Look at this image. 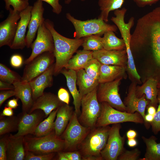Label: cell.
I'll use <instances>...</instances> for the list:
<instances>
[{
    "label": "cell",
    "mask_w": 160,
    "mask_h": 160,
    "mask_svg": "<svg viewBox=\"0 0 160 160\" xmlns=\"http://www.w3.org/2000/svg\"><path fill=\"white\" fill-rule=\"evenodd\" d=\"M24 137H15L12 134L7 136V160H24L26 151L24 146Z\"/></svg>",
    "instance_id": "obj_22"
},
{
    "label": "cell",
    "mask_w": 160,
    "mask_h": 160,
    "mask_svg": "<svg viewBox=\"0 0 160 160\" xmlns=\"http://www.w3.org/2000/svg\"><path fill=\"white\" fill-rule=\"evenodd\" d=\"M9 11L7 17L0 23V47L5 45L11 47L20 19V12L11 8Z\"/></svg>",
    "instance_id": "obj_13"
},
{
    "label": "cell",
    "mask_w": 160,
    "mask_h": 160,
    "mask_svg": "<svg viewBox=\"0 0 160 160\" xmlns=\"http://www.w3.org/2000/svg\"><path fill=\"white\" fill-rule=\"evenodd\" d=\"M13 114L12 108L7 106L4 108L2 111L1 113L0 116L9 117L13 116Z\"/></svg>",
    "instance_id": "obj_50"
},
{
    "label": "cell",
    "mask_w": 160,
    "mask_h": 160,
    "mask_svg": "<svg viewBox=\"0 0 160 160\" xmlns=\"http://www.w3.org/2000/svg\"><path fill=\"white\" fill-rule=\"evenodd\" d=\"M13 84H10L0 80V90H14Z\"/></svg>",
    "instance_id": "obj_48"
},
{
    "label": "cell",
    "mask_w": 160,
    "mask_h": 160,
    "mask_svg": "<svg viewBox=\"0 0 160 160\" xmlns=\"http://www.w3.org/2000/svg\"><path fill=\"white\" fill-rule=\"evenodd\" d=\"M125 69L126 66L101 64L98 79L99 83L112 81L122 77Z\"/></svg>",
    "instance_id": "obj_27"
},
{
    "label": "cell",
    "mask_w": 160,
    "mask_h": 160,
    "mask_svg": "<svg viewBox=\"0 0 160 160\" xmlns=\"http://www.w3.org/2000/svg\"><path fill=\"white\" fill-rule=\"evenodd\" d=\"M158 89L157 98L159 105L154 116L153 120L150 123L152 131L155 135L160 132V89Z\"/></svg>",
    "instance_id": "obj_38"
},
{
    "label": "cell",
    "mask_w": 160,
    "mask_h": 160,
    "mask_svg": "<svg viewBox=\"0 0 160 160\" xmlns=\"http://www.w3.org/2000/svg\"><path fill=\"white\" fill-rule=\"evenodd\" d=\"M55 57L53 52H43L25 65L22 76V81L29 82L47 70L54 64Z\"/></svg>",
    "instance_id": "obj_12"
},
{
    "label": "cell",
    "mask_w": 160,
    "mask_h": 160,
    "mask_svg": "<svg viewBox=\"0 0 160 160\" xmlns=\"http://www.w3.org/2000/svg\"><path fill=\"white\" fill-rule=\"evenodd\" d=\"M7 136L1 138L0 140V160H7Z\"/></svg>",
    "instance_id": "obj_41"
},
{
    "label": "cell",
    "mask_w": 160,
    "mask_h": 160,
    "mask_svg": "<svg viewBox=\"0 0 160 160\" xmlns=\"http://www.w3.org/2000/svg\"><path fill=\"white\" fill-rule=\"evenodd\" d=\"M58 160H68V159L64 154L62 151H60L58 152Z\"/></svg>",
    "instance_id": "obj_54"
},
{
    "label": "cell",
    "mask_w": 160,
    "mask_h": 160,
    "mask_svg": "<svg viewBox=\"0 0 160 160\" xmlns=\"http://www.w3.org/2000/svg\"><path fill=\"white\" fill-rule=\"evenodd\" d=\"M55 65V63L44 72L28 82L32 89L34 101L43 94L46 88L52 86Z\"/></svg>",
    "instance_id": "obj_19"
},
{
    "label": "cell",
    "mask_w": 160,
    "mask_h": 160,
    "mask_svg": "<svg viewBox=\"0 0 160 160\" xmlns=\"http://www.w3.org/2000/svg\"><path fill=\"white\" fill-rule=\"evenodd\" d=\"M41 110H36L30 113H22L19 116V121L17 132L15 137L24 136L33 134L39 123L45 116Z\"/></svg>",
    "instance_id": "obj_14"
},
{
    "label": "cell",
    "mask_w": 160,
    "mask_h": 160,
    "mask_svg": "<svg viewBox=\"0 0 160 160\" xmlns=\"http://www.w3.org/2000/svg\"><path fill=\"white\" fill-rule=\"evenodd\" d=\"M157 87L158 89H160V80L158 81L157 85Z\"/></svg>",
    "instance_id": "obj_56"
},
{
    "label": "cell",
    "mask_w": 160,
    "mask_h": 160,
    "mask_svg": "<svg viewBox=\"0 0 160 160\" xmlns=\"http://www.w3.org/2000/svg\"><path fill=\"white\" fill-rule=\"evenodd\" d=\"M85 0H81V1H85ZM72 0H65V3L66 4H70Z\"/></svg>",
    "instance_id": "obj_55"
},
{
    "label": "cell",
    "mask_w": 160,
    "mask_h": 160,
    "mask_svg": "<svg viewBox=\"0 0 160 160\" xmlns=\"http://www.w3.org/2000/svg\"><path fill=\"white\" fill-rule=\"evenodd\" d=\"M44 11L42 1L37 0L34 3L25 38V46L28 48L31 47L39 26L45 21L43 17Z\"/></svg>",
    "instance_id": "obj_15"
},
{
    "label": "cell",
    "mask_w": 160,
    "mask_h": 160,
    "mask_svg": "<svg viewBox=\"0 0 160 160\" xmlns=\"http://www.w3.org/2000/svg\"><path fill=\"white\" fill-rule=\"evenodd\" d=\"M37 33L36 38L31 46L32 49L31 54L24 62L25 65L43 52H53L54 44L52 35L46 27L44 21L39 26Z\"/></svg>",
    "instance_id": "obj_11"
},
{
    "label": "cell",
    "mask_w": 160,
    "mask_h": 160,
    "mask_svg": "<svg viewBox=\"0 0 160 160\" xmlns=\"http://www.w3.org/2000/svg\"><path fill=\"white\" fill-rule=\"evenodd\" d=\"M148 47L157 67L156 79L160 80V7L156 8L139 18L132 34V51Z\"/></svg>",
    "instance_id": "obj_1"
},
{
    "label": "cell",
    "mask_w": 160,
    "mask_h": 160,
    "mask_svg": "<svg viewBox=\"0 0 160 160\" xmlns=\"http://www.w3.org/2000/svg\"><path fill=\"white\" fill-rule=\"evenodd\" d=\"M15 92V96L20 99L22 103V113H29L33 104L32 90L29 82L17 81L13 84Z\"/></svg>",
    "instance_id": "obj_21"
},
{
    "label": "cell",
    "mask_w": 160,
    "mask_h": 160,
    "mask_svg": "<svg viewBox=\"0 0 160 160\" xmlns=\"http://www.w3.org/2000/svg\"><path fill=\"white\" fill-rule=\"evenodd\" d=\"M120 123L113 124L110 129L106 145L101 151L103 160H116L124 149V136L120 133Z\"/></svg>",
    "instance_id": "obj_10"
},
{
    "label": "cell",
    "mask_w": 160,
    "mask_h": 160,
    "mask_svg": "<svg viewBox=\"0 0 160 160\" xmlns=\"http://www.w3.org/2000/svg\"><path fill=\"white\" fill-rule=\"evenodd\" d=\"M60 73L65 77L67 85L73 98V103L75 112L78 116L80 114V107L82 97L76 87V71L71 69L63 68Z\"/></svg>",
    "instance_id": "obj_23"
},
{
    "label": "cell",
    "mask_w": 160,
    "mask_h": 160,
    "mask_svg": "<svg viewBox=\"0 0 160 160\" xmlns=\"http://www.w3.org/2000/svg\"><path fill=\"white\" fill-rule=\"evenodd\" d=\"M55 152L45 154H36L31 152L26 151L24 160H50L55 155Z\"/></svg>",
    "instance_id": "obj_40"
},
{
    "label": "cell",
    "mask_w": 160,
    "mask_h": 160,
    "mask_svg": "<svg viewBox=\"0 0 160 160\" xmlns=\"http://www.w3.org/2000/svg\"><path fill=\"white\" fill-rule=\"evenodd\" d=\"M19 99L16 97L9 100L7 102L6 106L11 108L12 109H15L18 106L19 104L18 101Z\"/></svg>",
    "instance_id": "obj_49"
},
{
    "label": "cell",
    "mask_w": 160,
    "mask_h": 160,
    "mask_svg": "<svg viewBox=\"0 0 160 160\" xmlns=\"http://www.w3.org/2000/svg\"><path fill=\"white\" fill-rule=\"evenodd\" d=\"M73 108L64 103L58 108L54 122L56 136L60 137L63 132L73 113Z\"/></svg>",
    "instance_id": "obj_25"
},
{
    "label": "cell",
    "mask_w": 160,
    "mask_h": 160,
    "mask_svg": "<svg viewBox=\"0 0 160 160\" xmlns=\"http://www.w3.org/2000/svg\"><path fill=\"white\" fill-rule=\"evenodd\" d=\"M58 108L53 111L46 119L39 123L33 135L37 137L43 136L48 134L55 130V120Z\"/></svg>",
    "instance_id": "obj_32"
},
{
    "label": "cell",
    "mask_w": 160,
    "mask_h": 160,
    "mask_svg": "<svg viewBox=\"0 0 160 160\" xmlns=\"http://www.w3.org/2000/svg\"><path fill=\"white\" fill-rule=\"evenodd\" d=\"M139 7H143L148 5H151L157 3L159 0H132Z\"/></svg>",
    "instance_id": "obj_47"
},
{
    "label": "cell",
    "mask_w": 160,
    "mask_h": 160,
    "mask_svg": "<svg viewBox=\"0 0 160 160\" xmlns=\"http://www.w3.org/2000/svg\"><path fill=\"white\" fill-rule=\"evenodd\" d=\"M125 0H98V4L100 12L98 18L107 23L109 13L121 8Z\"/></svg>",
    "instance_id": "obj_29"
},
{
    "label": "cell",
    "mask_w": 160,
    "mask_h": 160,
    "mask_svg": "<svg viewBox=\"0 0 160 160\" xmlns=\"http://www.w3.org/2000/svg\"><path fill=\"white\" fill-rule=\"evenodd\" d=\"M111 128L108 125L91 129L78 147L82 160H103L101 153L106 145Z\"/></svg>",
    "instance_id": "obj_3"
},
{
    "label": "cell",
    "mask_w": 160,
    "mask_h": 160,
    "mask_svg": "<svg viewBox=\"0 0 160 160\" xmlns=\"http://www.w3.org/2000/svg\"><path fill=\"white\" fill-rule=\"evenodd\" d=\"M25 151L36 154H45L58 152L64 150L65 142L57 137L55 130L48 134L40 137H24Z\"/></svg>",
    "instance_id": "obj_4"
},
{
    "label": "cell",
    "mask_w": 160,
    "mask_h": 160,
    "mask_svg": "<svg viewBox=\"0 0 160 160\" xmlns=\"http://www.w3.org/2000/svg\"><path fill=\"white\" fill-rule=\"evenodd\" d=\"M19 116H12L7 117L0 116V136L17 130Z\"/></svg>",
    "instance_id": "obj_33"
},
{
    "label": "cell",
    "mask_w": 160,
    "mask_h": 160,
    "mask_svg": "<svg viewBox=\"0 0 160 160\" xmlns=\"http://www.w3.org/2000/svg\"><path fill=\"white\" fill-rule=\"evenodd\" d=\"M78 115L74 112L72 117L65 131L60 137L65 142L64 150L76 151L78 147L92 129L82 125L79 122Z\"/></svg>",
    "instance_id": "obj_7"
},
{
    "label": "cell",
    "mask_w": 160,
    "mask_h": 160,
    "mask_svg": "<svg viewBox=\"0 0 160 160\" xmlns=\"http://www.w3.org/2000/svg\"><path fill=\"white\" fill-rule=\"evenodd\" d=\"M97 87L82 97L81 111L78 120L83 126L92 129L95 127L101 112V105L97 97Z\"/></svg>",
    "instance_id": "obj_8"
},
{
    "label": "cell",
    "mask_w": 160,
    "mask_h": 160,
    "mask_svg": "<svg viewBox=\"0 0 160 160\" xmlns=\"http://www.w3.org/2000/svg\"><path fill=\"white\" fill-rule=\"evenodd\" d=\"M114 32L109 31L105 33L102 38L103 49L107 50H119L126 49V45L123 39H120Z\"/></svg>",
    "instance_id": "obj_31"
},
{
    "label": "cell",
    "mask_w": 160,
    "mask_h": 160,
    "mask_svg": "<svg viewBox=\"0 0 160 160\" xmlns=\"http://www.w3.org/2000/svg\"><path fill=\"white\" fill-rule=\"evenodd\" d=\"M147 109L148 113L154 116L156 111V108L155 107L149 105Z\"/></svg>",
    "instance_id": "obj_53"
},
{
    "label": "cell",
    "mask_w": 160,
    "mask_h": 160,
    "mask_svg": "<svg viewBox=\"0 0 160 160\" xmlns=\"http://www.w3.org/2000/svg\"><path fill=\"white\" fill-rule=\"evenodd\" d=\"M101 65L100 62L93 57L88 62L84 69L91 77L98 80Z\"/></svg>",
    "instance_id": "obj_36"
},
{
    "label": "cell",
    "mask_w": 160,
    "mask_h": 160,
    "mask_svg": "<svg viewBox=\"0 0 160 160\" xmlns=\"http://www.w3.org/2000/svg\"><path fill=\"white\" fill-rule=\"evenodd\" d=\"M49 4L52 8L53 12L57 15L60 14L62 11V7L59 3L60 0H41Z\"/></svg>",
    "instance_id": "obj_44"
},
{
    "label": "cell",
    "mask_w": 160,
    "mask_h": 160,
    "mask_svg": "<svg viewBox=\"0 0 160 160\" xmlns=\"http://www.w3.org/2000/svg\"><path fill=\"white\" fill-rule=\"evenodd\" d=\"M126 135L128 139L135 138L137 135V133L135 130L130 129L126 132Z\"/></svg>",
    "instance_id": "obj_51"
},
{
    "label": "cell",
    "mask_w": 160,
    "mask_h": 160,
    "mask_svg": "<svg viewBox=\"0 0 160 160\" xmlns=\"http://www.w3.org/2000/svg\"><path fill=\"white\" fill-rule=\"evenodd\" d=\"M122 77L111 82L99 84L97 90L98 101L105 102L114 108L126 111V108L119 93V86Z\"/></svg>",
    "instance_id": "obj_9"
},
{
    "label": "cell",
    "mask_w": 160,
    "mask_h": 160,
    "mask_svg": "<svg viewBox=\"0 0 160 160\" xmlns=\"http://www.w3.org/2000/svg\"><path fill=\"white\" fill-rule=\"evenodd\" d=\"M63 152L68 160H82L81 154L78 151Z\"/></svg>",
    "instance_id": "obj_46"
},
{
    "label": "cell",
    "mask_w": 160,
    "mask_h": 160,
    "mask_svg": "<svg viewBox=\"0 0 160 160\" xmlns=\"http://www.w3.org/2000/svg\"><path fill=\"white\" fill-rule=\"evenodd\" d=\"M24 62L22 56L18 54H15L12 55L10 60L11 66L16 68L20 67L24 63Z\"/></svg>",
    "instance_id": "obj_42"
},
{
    "label": "cell",
    "mask_w": 160,
    "mask_h": 160,
    "mask_svg": "<svg viewBox=\"0 0 160 160\" xmlns=\"http://www.w3.org/2000/svg\"><path fill=\"white\" fill-rule=\"evenodd\" d=\"M84 38L81 46L83 49L95 51L103 49L102 37L100 35H93Z\"/></svg>",
    "instance_id": "obj_34"
},
{
    "label": "cell",
    "mask_w": 160,
    "mask_h": 160,
    "mask_svg": "<svg viewBox=\"0 0 160 160\" xmlns=\"http://www.w3.org/2000/svg\"><path fill=\"white\" fill-rule=\"evenodd\" d=\"M64 103L55 94L50 92H44L34 101L29 113L36 110H41L44 112L45 117H47L53 111Z\"/></svg>",
    "instance_id": "obj_20"
},
{
    "label": "cell",
    "mask_w": 160,
    "mask_h": 160,
    "mask_svg": "<svg viewBox=\"0 0 160 160\" xmlns=\"http://www.w3.org/2000/svg\"><path fill=\"white\" fill-rule=\"evenodd\" d=\"M93 51L84 49L77 50L64 68L77 71L84 69L88 62L93 58Z\"/></svg>",
    "instance_id": "obj_28"
},
{
    "label": "cell",
    "mask_w": 160,
    "mask_h": 160,
    "mask_svg": "<svg viewBox=\"0 0 160 160\" xmlns=\"http://www.w3.org/2000/svg\"><path fill=\"white\" fill-rule=\"evenodd\" d=\"M136 86L135 83L131 85L124 103L126 108V112L132 113L135 112H138L142 116L144 120L145 108L149 102L147 100L145 95L140 97H137Z\"/></svg>",
    "instance_id": "obj_18"
},
{
    "label": "cell",
    "mask_w": 160,
    "mask_h": 160,
    "mask_svg": "<svg viewBox=\"0 0 160 160\" xmlns=\"http://www.w3.org/2000/svg\"><path fill=\"white\" fill-rule=\"evenodd\" d=\"M142 138L146 146L145 157L140 160H160V142H156L157 138L151 136L147 138L144 136Z\"/></svg>",
    "instance_id": "obj_30"
},
{
    "label": "cell",
    "mask_w": 160,
    "mask_h": 160,
    "mask_svg": "<svg viewBox=\"0 0 160 160\" xmlns=\"http://www.w3.org/2000/svg\"><path fill=\"white\" fill-rule=\"evenodd\" d=\"M5 3V8L9 10L10 6L13 9L20 12L27 8L29 5L28 0H4Z\"/></svg>",
    "instance_id": "obj_37"
},
{
    "label": "cell",
    "mask_w": 160,
    "mask_h": 160,
    "mask_svg": "<svg viewBox=\"0 0 160 160\" xmlns=\"http://www.w3.org/2000/svg\"><path fill=\"white\" fill-rule=\"evenodd\" d=\"M66 17L74 27L75 31L74 37L76 39H80L93 35L101 36L109 31L116 32L118 29L115 25L108 24L99 18L81 20L75 18L69 13L66 14Z\"/></svg>",
    "instance_id": "obj_5"
},
{
    "label": "cell",
    "mask_w": 160,
    "mask_h": 160,
    "mask_svg": "<svg viewBox=\"0 0 160 160\" xmlns=\"http://www.w3.org/2000/svg\"><path fill=\"white\" fill-rule=\"evenodd\" d=\"M93 57L103 64L126 66L127 62L126 49L110 50L103 49L93 51Z\"/></svg>",
    "instance_id": "obj_16"
},
{
    "label": "cell",
    "mask_w": 160,
    "mask_h": 160,
    "mask_svg": "<svg viewBox=\"0 0 160 160\" xmlns=\"http://www.w3.org/2000/svg\"><path fill=\"white\" fill-rule=\"evenodd\" d=\"M32 6L29 5L20 12V19L18 21L15 36L10 47L12 49H23L26 47L25 33L30 19Z\"/></svg>",
    "instance_id": "obj_17"
},
{
    "label": "cell",
    "mask_w": 160,
    "mask_h": 160,
    "mask_svg": "<svg viewBox=\"0 0 160 160\" xmlns=\"http://www.w3.org/2000/svg\"><path fill=\"white\" fill-rule=\"evenodd\" d=\"M101 112L95 127H100L121 123L130 122L144 123V119L138 112L129 113L117 110L105 102L101 103Z\"/></svg>",
    "instance_id": "obj_6"
},
{
    "label": "cell",
    "mask_w": 160,
    "mask_h": 160,
    "mask_svg": "<svg viewBox=\"0 0 160 160\" xmlns=\"http://www.w3.org/2000/svg\"><path fill=\"white\" fill-rule=\"evenodd\" d=\"M76 84L82 97L97 88L99 84L98 80L89 76L84 69L76 71Z\"/></svg>",
    "instance_id": "obj_26"
},
{
    "label": "cell",
    "mask_w": 160,
    "mask_h": 160,
    "mask_svg": "<svg viewBox=\"0 0 160 160\" xmlns=\"http://www.w3.org/2000/svg\"><path fill=\"white\" fill-rule=\"evenodd\" d=\"M44 23L52 33L54 40L53 53L55 59L54 75L57 76L60 73L74 53L81 46L84 38L72 39L66 37L55 30L54 23L52 21L47 19L45 20Z\"/></svg>",
    "instance_id": "obj_2"
},
{
    "label": "cell",
    "mask_w": 160,
    "mask_h": 160,
    "mask_svg": "<svg viewBox=\"0 0 160 160\" xmlns=\"http://www.w3.org/2000/svg\"><path fill=\"white\" fill-rule=\"evenodd\" d=\"M15 94L14 90H0V107L1 106L5 100L12 96H15Z\"/></svg>",
    "instance_id": "obj_45"
},
{
    "label": "cell",
    "mask_w": 160,
    "mask_h": 160,
    "mask_svg": "<svg viewBox=\"0 0 160 160\" xmlns=\"http://www.w3.org/2000/svg\"><path fill=\"white\" fill-rule=\"evenodd\" d=\"M158 80L152 77L148 79L142 85L136 87V94L137 97H141L143 95L149 100V105L158 107L157 98L159 89L157 87Z\"/></svg>",
    "instance_id": "obj_24"
},
{
    "label": "cell",
    "mask_w": 160,
    "mask_h": 160,
    "mask_svg": "<svg viewBox=\"0 0 160 160\" xmlns=\"http://www.w3.org/2000/svg\"><path fill=\"white\" fill-rule=\"evenodd\" d=\"M140 152L137 148L131 151L127 150L124 148L119 156V160H139Z\"/></svg>",
    "instance_id": "obj_39"
},
{
    "label": "cell",
    "mask_w": 160,
    "mask_h": 160,
    "mask_svg": "<svg viewBox=\"0 0 160 160\" xmlns=\"http://www.w3.org/2000/svg\"><path fill=\"white\" fill-rule=\"evenodd\" d=\"M58 98L61 102L69 105L70 102V97L67 90L63 87L60 88L57 92Z\"/></svg>",
    "instance_id": "obj_43"
},
{
    "label": "cell",
    "mask_w": 160,
    "mask_h": 160,
    "mask_svg": "<svg viewBox=\"0 0 160 160\" xmlns=\"http://www.w3.org/2000/svg\"><path fill=\"white\" fill-rule=\"evenodd\" d=\"M127 144L129 147H134L137 145V142L135 138L128 139Z\"/></svg>",
    "instance_id": "obj_52"
},
{
    "label": "cell",
    "mask_w": 160,
    "mask_h": 160,
    "mask_svg": "<svg viewBox=\"0 0 160 160\" xmlns=\"http://www.w3.org/2000/svg\"><path fill=\"white\" fill-rule=\"evenodd\" d=\"M0 80L10 84L22 81V76L4 64H0Z\"/></svg>",
    "instance_id": "obj_35"
}]
</instances>
